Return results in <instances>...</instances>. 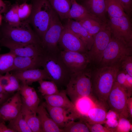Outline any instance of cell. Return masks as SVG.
<instances>
[{
  "instance_id": "ffe728a7",
  "label": "cell",
  "mask_w": 132,
  "mask_h": 132,
  "mask_svg": "<svg viewBox=\"0 0 132 132\" xmlns=\"http://www.w3.org/2000/svg\"><path fill=\"white\" fill-rule=\"evenodd\" d=\"M36 113L40 121L42 132H63L51 117L42 104L39 106Z\"/></svg>"
},
{
  "instance_id": "f35d334b",
  "label": "cell",
  "mask_w": 132,
  "mask_h": 132,
  "mask_svg": "<svg viewBox=\"0 0 132 132\" xmlns=\"http://www.w3.org/2000/svg\"><path fill=\"white\" fill-rule=\"evenodd\" d=\"M119 68L132 77V55L126 56L119 64Z\"/></svg>"
},
{
  "instance_id": "9c48e42d",
  "label": "cell",
  "mask_w": 132,
  "mask_h": 132,
  "mask_svg": "<svg viewBox=\"0 0 132 132\" xmlns=\"http://www.w3.org/2000/svg\"><path fill=\"white\" fill-rule=\"evenodd\" d=\"M93 36V44L87 54L90 63L98 66L101 62L104 51L111 38V33L107 24Z\"/></svg>"
},
{
  "instance_id": "8fae6325",
  "label": "cell",
  "mask_w": 132,
  "mask_h": 132,
  "mask_svg": "<svg viewBox=\"0 0 132 132\" xmlns=\"http://www.w3.org/2000/svg\"><path fill=\"white\" fill-rule=\"evenodd\" d=\"M60 54L64 62L72 74L83 70L90 64L87 53L62 50L60 51Z\"/></svg>"
},
{
  "instance_id": "f1b7e54d",
  "label": "cell",
  "mask_w": 132,
  "mask_h": 132,
  "mask_svg": "<svg viewBox=\"0 0 132 132\" xmlns=\"http://www.w3.org/2000/svg\"><path fill=\"white\" fill-rule=\"evenodd\" d=\"M105 8L110 18L127 15L119 0H105Z\"/></svg>"
},
{
  "instance_id": "4316f807",
  "label": "cell",
  "mask_w": 132,
  "mask_h": 132,
  "mask_svg": "<svg viewBox=\"0 0 132 132\" xmlns=\"http://www.w3.org/2000/svg\"><path fill=\"white\" fill-rule=\"evenodd\" d=\"M71 6L67 19H73L78 22L85 18L94 16L90 14L82 5L76 0H71Z\"/></svg>"
},
{
  "instance_id": "3957f363",
  "label": "cell",
  "mask_w": 132,
  "mask_h": 132,
  "mask_svg": "<svg viewBox=\"0 0 132 132\" xmlns=\"http://www.w3.org/2000/svg\"><path fill=\"white\" fill-rule=\"evenodd\" d=\"M29 22L28 19L21 21L17 25H11L7 23L2 28V38L16 43L41 46V40L32 30Z\"/></svg>"
},
{
  "instance_id": "b9f144b4",
  "label": "cell",
  "mask_w": 132,
  "mask_h": 132,
  "mask_svg": "<svg viewBox=\"0 0 132 132\" xmlns=\"http://www.w3.org/2000/svg\"><path fill=\"white\" fill-rule=\"evenodd\" d=\"M126 14L129 17L132 11V0H119Z\"/></svg>"
},
{
  "instance_id": "277c9868",
  "label": "cell",
  "mask_w": 132,
  "mask_h": 132,
  "mask_svg": "<svg viewBox=\"0 0 132 132\" xmlns=\"http://www.w3.org/2000/svg\"><path fill=\"white\" fill-rule=\"evenodd\" d=\"M91 71L87 68L71 74L65 91L73 104L80 97L92 96Z\"/></svg>"
},
{
  "instance_id": "7402d4cb",
  "label": "cell",
  "mask_w": 132,
  "mask_h": 132,
  "mask_svg": "<svg viewBox=\"0 0 132 132\" xmlns=\"http://www.w3.org/2000/svg\"><path fill=\"white\" fill-rule=\"evenodd\" d=\"M106 105L98 101L95 106L89 111L86 117L82 119L90 124L104 123L107 112L104 106Z\"/></svg>"
},
{
  "instance_id": "681fc988",
  "label": "cell",
  "mask_w": 132,
  "mask_h": 132,
  "mask_svg": "<svg viewBox=\"0 0 132 132\" xmlns=\"http://www.w3.org/2000/svg\"><path fill=\"white\" fill-rule=\"evenodd\" d=\"M2 20V16L0 13V25L1 24Z\"/></svg>"
},
{
  "instance_id": "cb8c5ba5",
  "label": "cell",
  "mask_w": 132,
  "mask_h": 132,
  "mask_svg": "<svg viewBox=\"0 0 132 132\" xmlns=\"http://www.w3.org/2000/svg\"><path fill=\"white\" fill-rule=\"evenodd\" d=\"M98 101L92 96H84L77 99L74 103V109L80 117H86L89 111L95 105Z\"/></svg>"
},
{
  "instance_id": "5b68a950",
  "label": "cell",
  "mask_w": 132,
  "mask_h": 132,
  "mask_svg": "<svg viewBox=\"0 0 132 132\" xmlns=\"http://www.w3.org/2000/svg\"><path fill=\"white\" fill-rule=\"evenodd\" d=\"M29 18L41 41L49 25L53 8L48 0H34Z\"/></svg>"
},
{
  "instance_id": "f5cc1de1",
  "label": "cell",
  "mask_w": 132,
  "mask_h": 132,
  "mask_svg": "<svg viewBox=\"0 0 132 132\" xmlns=\"http://www.w3.org/2000/svg\"></svg>"
},
{
  "instance_id": "ba28073f",
  "label": "cell",
  "mask_w": 132,
  "mask_h": 132,
  "mask_svg": "<svg viewBox=\"0 0 132 132\" xmlns=\"http://www.w3.org/2000/svg\"><path fill=\"white\" fill-rule=\"evenodd\" d=\"M129 97L126 91L115 81L108 96L106 103L108 107L120 117H129L127 103Z\"/></svg>"
},
{
  "instance_id": "30bf717a",
  "label": "cell",
  "mask_w": 132,
  "mask_h": 132,
  "mask_svg": "<svg viewBox=\"0 0 132 132\" xmlns=\"http://www.w3.org/2000/svg\"><path fill=\"white\" fill-rule=\"evenodd\" d=\"M107 23L112 36L132 46V25L129 16L110 17Z\"/></svg>"
},
{
  "instance_id": "60d3db41",
  "label": "cell",
  "mask_w": 132,
  "mask_h": 132,
  "mask_svg": "<svg viewBox=\"0 0 132 132\" xmlns=\"http://www.w3.org/2000/svg\"><path fill=\"white\" fill-rule=\"evenodd\" d=\"M88 126L90 132H110L111 131L100 124H90L84 121Z\"/></svg>"
},
{
  "instance_id": "484cf974",
  "label": "cell",
  "mask_w": 132,
  "mask_h": 132,
  "mask_svg": "<svg viewBox=\"0 0 132 132\" xmlns=\"http://www.w3.org/2000/svg\"><path fill=\"white\" fill-rule=\"evenodd\" d=\"M78 22L93 36L99 31L107 23L94 16L86 18Z\"/></svg>"
},
{
  "instance_id": "74e56055",
  "label": "cell",
  "mask_w": 132,
  "mask_h": 132,
  "mask_svg": "<svg viewBox=\"0 0 132 132\" xmlns=\"http://www.w3.org/2000/svg\"><path fill=\"white\" fill-rule=\"evenodd\" d=\"M8 73L10 82L7 86L4 88V90L8 93L19 91L21 87L19 80L12 74H10L9 72Z\"/></svg>"
},
{
  "instance_id": "f907efd6",
  "label": "cell",
  "mask_w": 132,
  "mask_h": 132,
  "mask_svg": "<svg viewBox=\"0 0 132 132\" xmlns=\"http://www.w3.org/2000/svg\"><path fill=\"white\" fill-rule=\"evenodd\" d=\"M2 121H3L0 116V122Z\"/></svg>"
},
{
  "instance_id": "52a82bcc",
  "label": "cell",
  "mask_w": 132,
  "mask_h": 132,
  "mask_svg": "<svg viewBox=\"0 0 132 132\" xmlns=\"http://www.w3.org/2000/svg\"><path fill=\"white\" fill-rule=\"evenodd\" d=\"M64 28L58 16L53 9L49 27L41 41V46L43 51L49 52L60 51L58 45Z\"/></svg>"
},
{
  "instance_id": "d4e9b609",
  "label": "cell",
  "mask_w": 132,
  "mask_h": 132,
  "mask_svg": "<svg viewBox=\"0 0 132 132\" xmlns=\"http://www.w3.org/2000/svg\"><path fill=\"white\" fill-rule=\"evenodd\" d=\"M21 112L32 132H42L40 121L37 113L33 112L23 103Z\"/></svg>"
},
{
  "instance_id": "6da1fadb",
  "label": "cell",
  "mask_w": 132,
  "mask_h": 132,
  "mask_svg": "<svg viewBox=\"0 0 132 132\" xmlns=\"http://www.w3.org/2000/svg\"><path fill=\"white\" fill-rule=\"evenodd\" d=\"M96 68L91 71L92 95L97 101L106 104L107 99L115 82L119 65L118 64Z\"/></svg>"
},
{
  "instance_id": "bcb514c9",
  "label": "cell",
  "mask_w": 132,
  "mask_h": 132,
  "mask_svg": "<svg viewBox=\"0 0 132 132\" xmlns=\"http://www.w3.org/2000/svg\"><path fill=\"white\" fill-rule=\"evenodd\" d=\"M127 108L129 115L130 118L132 117V98L131 97L128 98L127 103Z\"/></svg>"
},
{
  "instance_id": "2e32d148",
  "label": "cell",
  "mask_w": 132,
  "mask_h": 132,
  "mask_svg": "<svg viewBox=\"0 0 132 132\" xmlns=\"http://www.w3.org/2000/svg\"><path fill=\"white\" fill-rule=\"evenodd\" d=\"M13 71L12 74L23 85H29L42 80H51L49 76L43 69L36 68Z\"/></svg>"
},
{
  "instance_id": "e0dca14e",
  "label": "cell",
  "mask_w": 132,
  "mask_h": 132,
  "mask_svg": "<svg viewBox=\"0 0 132 132\" xmlns=\"http://www.w3.org/2000/svg\"><path fill=\"white\" fill-rule=\"evenodd\" d=\"M19 91L22 103L33 112L37 113L40 100L34 89L28 85L22 84Z\"/></svg>"
},
{
  "instance_id": "7a4b0ae2",
  "label": "cell",
  "mask_w": 132,
  "mask_h": 132,
  "mask_svg": "<svg viewBox=\"0 0 132 132\" xmlns=\"http://www.w3.org/2000/svg\"><path fill=\"white\" fill-rule=\"evenodd\" d=\"M60 51L56 52L43 51L41 55V66L58 87L67 84L72 73L66 66L60 56Z\"/></svg>"
},
{
  "instance_id": "1f68e13d",
  "label": "cell",
  "mask_w": 132,
  "mask_h": 132,
  "mask_svg": "<svg viewBox=\"0 0 132 132\" xmlns=\"http://www.w3.org/2000/svg\"><path fill=\"white\" fill-rule=\"evenodd\" d=\"M16 56L10 51L0 54V73H6L12 71Z\"/></svg>"
},
{
  "instance_id": "603a6c76",
  "label": "cell",
  "mask_w": 132,
  "mask_h": 132,
  "mask_svg": "<svg viewBox=\"0 0 132 132\" xmlns=\"http://www.w3.org/2000/svg\"><path fill=\"white\" fill-rule=\"evenodd\" d=\"M67 96L65 90H63L56 94L44 97L45 102L50 106L75 109L73 104Z\"/></svg>"
},
{
  "instance_id": "9a60e30c",
  "label": "cell",
  "mask_w": 132,
  "mask_h": 132,
  "mask_svg": "<svg viewBox=\"0 0 132 132\" xmlns=\"http://www.w3.org/2000/svg\"><path fill=\"white\" fill-rule=\"evenodd\" d=\"M22 103L19 91L0 106V116L3 121H9L16 116L21 111Z\"/></svg>"
},
{
  "instance_id": "ab89813d",
  "label": "cell",
  "mask_w": 132,
  "mask_h": 132,
  "mask_svg": "<svg viewBox=\"0 0 132 132\" xmlns=\"http://www.w3.org/2000/svg\"><path fill=\"white\" fill-rule=\"evenodd\" d=\"M132 126L131 123L127 118L120 117L115 132H129L132 130Z\"/></svg>"
},
{
  "instance_id": "c3c4849f",
  "label": "cell",
  "mask_w": 132,
  "mask_h": 132,
  "mask_svg": "<svg viewBox=\"0 0 132 132\" xmlns=\"http://www.w3.org/2000/svg\"><path fill=\"white\" fill-rule=\"evenodd\" d=\"M0 92L2 93L7 92L5 91L3 89L1 86L0 84Z\"/></svg>"
},
{
  "instance_id": "f546056e",
  "label": "cell",
  "mask_w": 132,
  "mask_h": 132,
  "mask_svg": "<svg viewBox=\"0 0 132 132\" xmlns=\"http://www.w3.org/2000/svg\"><path fill=\"white\" fill-rule=\"evenodd\" d=\"M7 126L14 132H32L24 120L21 112L9 121Z\"/></svg>"
},
{
  "instance_id": "d6986e66",
  "label": "cell",
  "mask_w": 132,
  "mask_h": 132,
  "mask_svg": "<svg viewBox=\"0 0 132 132\" xmlns=\"http://www.w3.org/2000/svg\"><path fill=\"white\" fill-rule=\"evenodd\" d=\"M82 5L91 15L107 23L105 0H82Z\"/></svg>"
},
{
  "instance_id": "7bdbcfd3",
  "label": "cell",
  "mask_w": 132,
  "mask_h": 132,
  "mask_svg": "<svg viewBox=\"0 0 132 132\" xmlns=\"http://www.w3.org/2000/svg\"><path fill=\"white\" fill-rule=\"evenodd\" d=\"M8 72L6 73L4 76L0 74V84L3 89L9 85L10 82Z\"/></svg>"
},
{
  "instance_id": "4fadbf2b",
  "label": "cell",
  "mask_w": 132,
  "mask_h": 132,
  "mask_svg": "<svg viewBox=\"0 0 132 132\" xmlns=\"http://www.w3.org/2000/svg\"><path fill=\"white\" fill-rule=\"evenodd\" d=\"M0 44L1 46L9 49L10 51L16 56L28 57L39 56L43 52L40 45L16 43L3 38L0 40Z\"/></svg>"
},
{
  "instance_id": "d590c367",
  "label": "cell",
  "mask_w": 132,
  "mask_h": 132,
  "mask_svg": "<svg viewBox=\"0 0 132 132\" xmlns=\"http://www.w3.org/2000/svg\"><path fill=\"white\" fill-rule=\"evenodd\" d=\"M120 117L115 112L110 110L108 111L104 123L106 127L112 132H115Z\"/></svg>"
},
{
  "instance_id": "e575fe53",
  "label": "cell",
  "mask_w": 132,
  "mask_h": 132,
  "mask_svg": "<svg viewBox=\"0 0 132 132\" xmlns=\"http://www.w3.org/2000/svg\"><path fill=\"white\" fill-rule=\"evenodd\" d=\"M19 4L16 3L13 5L6 13L4 19L7 23L11 25L19 24L21 21L19 17L18 10Z\"/></svg>"
},
{
  "instance_id": "7dc6e473",
  "label": "cell",
  "mask_w": 132,
  "mask_h": 132,
  "mask_svg": "<svg viewBox=\"0 0 132 132\" xmlns=\"http://www.w3.org/2000/svg\"><path fill=\"white\" fill-rule=\"evenodd\" d=\"M9 93L0 92V106L8 99Z\"/></svg>"
},
{
  "instance_id": "8d00e7d4",
  "label": "cell",
  "mask_w": 132,
  "mask_h": 132,
  "mask_svg": "<svg viewBox=\"0 0 132 132\" xmlns=\"http://www.w3.org/2000/svg\"><path fill=\"white\" fill-rule=\"evenodd\" d=\"M32 10V4L24 2L19 5L18 10V15L21 21L26 20L30 17Z\"/></svg>"
},
{
  "instance_id": "ac0fdd59",
  "label": "cell",
  "mask_w": 132,
  "mask_h": 132,
  "mask_svg": "<svg viewBox=\"0 0 132 132\" xmlns=\"http://www.w3.org/2000/svg\"><path fill=\"white\" fill-rule=\"evenodd\" d=\"M64 26L76 34L82 41L88 51L93 42V36L89 34L78 22L68 19Z\"/></svg>"
},
{
  "instance_id": "d6a6232c",
  "label": "cell",
  "mask_w": 132,
  "mask_h": 132,
  "mask_svg": "<svg viewBox=\"0 0 132 132\" xmlns=\"http://www.w3.org/2000/svg\"><path fill=\"white\" fill-rule=\"evenodd\" d=\"M38 82L39 91L44 97L56 94L59 91L57 86L53 81L42 80Z\"/></svg>"
},
{
  "instance_id": "83f0119b",
  "label": "cell",
  "mask_w": 132,
  "mask_h": 132,
  "mask_svg": "<svg viewBox=\"0 0 132 132\" xmlns=\"http://www.w3.org/2000/svg\"><path fill=\"white\" fill-rule=\"evenodd\" d=\"M52 8L62 20L67 19L71 6V1L68 0H48Z\"/></svg>"
},
{
  "instance_id": "f6af8a7d",
  "label": "cell",
  "mask_w": 132,
  "mask_h": 132,
  "mask_svg": "<svg viewBox=\"0 0 132 132\" xmlns=\"http://www.w3.org/2000/svg\"><path fill=\"white\" fill-rule=\"evenodd\" d=\"M0 132H14L6 125L4 121H2L0 122Z\"/></svg>"
},
{
  "instance_id": "ee69618b",
  "label": "cell",
  "mask_w": 132,
  "mask_h": 132,
  "mask_svg": "<svg viewBox=\"0 0 132 132\" xmlns=\"http://www.w3.org/2000/svg\"><path fill=\"white\" fill-rule=\"evenodd\" d=\"M8 3L2 0H0V13H6L8 11Z\"/></svg>"
},
{
  "instance_id": "44dd1931",
  "label": "cell",
  "mask_w": 132,
  "mask_h": 132,
  "mask_svg": "<svg viewBox=\"0 0 132 132\" xmlns=\"http://www.w3.org/2000/svg\"><path fill=\"white\" fill-rule=\"evenodd\" d=\"M41 55L28 57L16 56L11 71L38 68L41 66Z\"/></svg>"
},
{
  "instance_id": "7c38bea8",
  "label": "cell",
  "mask_w": 132,
  "mask_h": 132,
  "mask_svg": "<svg viewBox=\"0 0 132 132\" xmlns=\"http://www.w3.org/2000/svg\"><path fill=\"white\" fill-rule=\"evenodd\" d=\"M42 104L51 117L62 129L71 121L80 119L75 109L52 107L45 102Z\"/></svg>"
},
{
  "instance_id": "836d02e7",
  "label": "cell",
  "mask_w": 132,
  "mask_h": 132,
  "mask_svg": "<svg viewBox=\"0 0 132 132\" xmlns=\"http://www.w3.org/2000/svg\"><path fill=\"white\" fill-rule=\"evenodd\" d=\"M79 121H72L62 129L63 132H89V130L84 121L82 119Z\"/></svg>"
},
{
  "instance_id": "8992f818",
  "label": "cell",
  "mask_w": 132,
  "mask_h": 132,
  "mask_svg": "<svg viewBox=\"0 0 132 132\" xmlns=\"http://www.w3.org/2000/svg\"><path fill=\"white\" fill-rule=\"evenodd\" d=\"M132 46L111 35L98 66H111L118 64L126 56L132 55Z\"/></svg>"
},
{
  "instance_id": "816d5d0a",
  "label": "cell",
  "mask_w": 132,
  "mask_h": 132,
  "mask_svg": "<svg viewBox=\"0 0 132 132\" xmlns=\"http://www.w3.org/2000/svg\"><path fill=\"white\" fill-rule=\"evenodd\" d=\"M70 0L71 1V0Z\"/></svg>"
},
{
  "instance_id": "5bb4252c",
  "label": "cell",
  "mask_w": 132,
  "mask_h": 132,
  "mask_svg": "<svg viewBox=\"0 0 132 132\" xmlns=\"http://www.w3.org/2000/svg\"><path fill=\"white\" fill-rule=\"evenodd\" d=\"M64 26L59 42L63 50L87 53L88 50L79 38L70 30Z\"/></svg>"
},
{
  "instance_id": "4dcf8cb0",
  "label": "cell",
  "mask_w": 132,
  "mask_h": 132,
  "mask_svg": "<svg viewBox=\"0 0 132 132\" xmlns=\"http://www.w3.org/2000/svg\"><path fill=\"white\" fill-rule=\"evenodd\" d=\"M115 81L118 83L126 91L129 97H131L132 92V77L119 68Z\"/></svg>"
}]
</instances>
